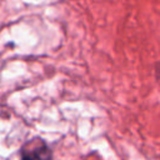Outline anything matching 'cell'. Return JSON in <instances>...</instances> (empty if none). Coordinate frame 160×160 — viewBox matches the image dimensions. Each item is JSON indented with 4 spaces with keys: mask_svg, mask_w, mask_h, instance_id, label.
Here are the masks:
<instances>
[{
    "mask_svg": "<svg viewBox=\"0 0 160 160\" xmlns=\"http://www.w3.org/2000/svg\"><path fill=\"white\" fill-rule=\"evenodd\" d=\"M32 151H30V149H25L24 154H22V160H45L46 156L45 154L48 152V149L44 144L41 142H34V148L31 149Z\"/></svg>",
    "mask_w": 160,
    "mask_h": 160,
    "instance_id": "obj_1",
    "label": "cell"
}]
</instances>
